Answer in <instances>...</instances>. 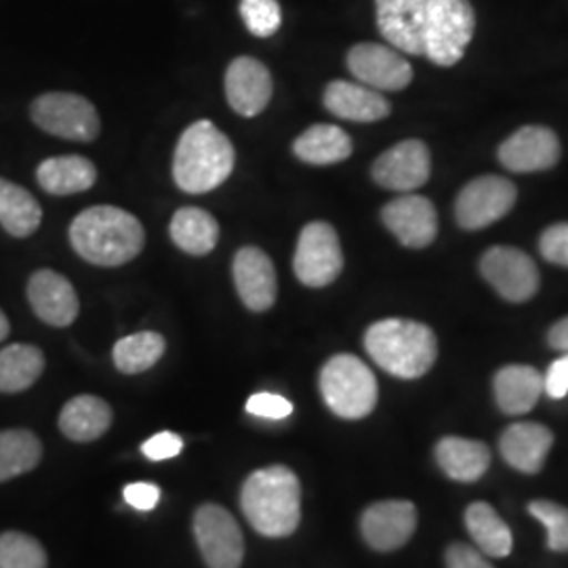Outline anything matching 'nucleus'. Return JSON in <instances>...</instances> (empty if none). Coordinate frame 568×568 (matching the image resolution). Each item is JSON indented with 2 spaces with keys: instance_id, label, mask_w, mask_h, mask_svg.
Here are the masks:
<instances>
[{
  "instance_id": "nucleus-1",
  "label": "nucleus",
  "mask_w": 568,
  "mask_h": 568,
  "mask_svg": "<svg viewBox=\"0 0 568 568\" xmlns=\"http://www.w3.org/2000/svg\"><path fill=\"white\" fill-rule=\"evenodd\" d=\"M70 243L84 262L119 267L142 253L145 232L133 213L100 204L84 209L74 217L70 225Z\"/></svg>"
},
{
  "instance_id": "nucleus-2",
  "label": "nucleus",
  "mask_w": 568,
  "mask_h": 568,
  "mask_svg": "<svg viewBox=\"0 0 568 568\" xmlns=\"http://www.w3.org/2000/svg\"><path fill=\"white\" fill-rule=\"evenodd\" d=\"M241 508L260 535H293L302 523V485L297 474L286 466L253 471L241 490Z\"/></svg>"
},
{
  "instance_id": "nucleus-3",
  "label": "nucleus",
  "mask_w": 568,
  "mask_h": 568,
  "mask_svg": "<svg viewBox=\"0 0 568 568\" xmlns=\"http://www.w3.org/2000/svg\"><path fill=\"white\" fill-rule=\"evenodd\" d=\"M234 145L211 121H199L183 131L173 156V180L187 194H206L232 175Z\"/></svg>"
},
{
  "instance_id": "nucleus-4",
  "label": "nucleus",
  "mask_w": 568,
  "mask_h": 568,
  "mask_svg": "<svg viewBox=\"0 0 568 568\" xmlns=\"http://www.w3.org/2000/svg\"><path fill=\"white\" fill-rule=\"evenodd\" d=\"M365 347L377 365L400 379L426 375L438 356L434 331L405 318H386L368 326Z\"/></svg>"
},
{
  "instance_id": "nucleus-5",
  "label": "nucleus",
  "mask_w": 568,
  "mask_h": 568,
  "mask_svg": "<svg viewBox=\"0 0 568 568\" xmlns=\"http://www.w3.org/2000/svg\"><path fill=\"white\" fill-rule=\"evenodd\" d=\"M321 392L326 406L342 419H363L379 396L373 371L352 354H337L323 366Z\"/></svg>"
},
{
  "instance_id": "nucleus-6",
  "label": "nucleus",
  "mask_w": 568,
  "mask_h": 568,
  "mask_svg": "<svg viewBox=\"0 0 568 568\" xmlns=\"http://www.w3.org/2000/svg\"><path fill=\"white\" fill-rule=\"evenodd\" d=\"M474 30L476 16L469 0H427L424 55L443 68L459 63Z\"/></svg>"
},
{
  "instance_id": "nucleus-7",
  "label": "nucleus",
  "mask_w": 568,
  "mask_h": 568,
  "mask_svg": "<svg viewBox=\"0 0 568 568\" xmlns=\"http://www.w3.org/2000/svg\"><path fill=\"white\" fill-rule=\"evenodd\" d=\"M30 116L44 133L70 142H93L102 131L95 105L77 93H44L30 105Z\"/></svg>"
},
{
  "instance_id": "nucleus-8",
  "label": "nucleus",
  "mask_w": 568,
  "mask_h": 568,
  "mask_svg": "<svg viewBox=\"0 0 568 568\" xmlns=\"http://www.w3.org/2000/svg\"><path fill=\"white\" fill-rule=\"evenodd\" d=\"M293 270L300 283L312 288H323L339 278L344 253L333 225L326 222L305 225L295 248Z\"/></svg>"
},
{
  "instance_id": "nucleus-9",
  "label": "nucleus",
  "mask_w": 568,
  "mask_h": 568,
  "mask_svg": "<svg viewBox=\"0 0 568 568\" xmlns=\"http://www.w3.org/2000/svg\"><path fill=\"white\" fill-rule=\"evenodd\" d=\"M194 537L209 568H241L243 530L236 518L217 504H204L194 516Z\"/></svg>"
},
{
  "instance_id": "nucleus-10",
  "label": "nucleus",
  "mask_w": 568,
  "mask_h": 568,
  "mask_svg": "<svg viewBox=\"0 0 568 568\" xmlns=\"http://www.w3.org/2000/svg\"><path fill=\"white\" fill-rule=\"evenodd\" d=\"M516 185L497 175H483L467 183L457 196L455 217L464 230H483L506 217L516 203Z\"/></svg>"
},
{
  "instance_id": "nucleus-11",
  "label": "nucleus",
  "mask_w": 568,
  "mask_h": 568,
  "mask_svg": "<svg viewBox=\"0 0 568 568\" xmlns=\"http://www.w3.org/2000/svg\"><path fill=\"white\" fill-rule=\"evenodd\" d=\"M480 272L504 300L528 302L539 288V270L525 251L514 246H493L480 260Z\"/></svg>"
},
{
  "instance_id": "nucleus-12",
  "label": "nucleus",
  "mask_w": 568,
  "mask_h": 568,
  "mask_svg": "<svg viewBox=\"0 0 568 568\" xmlns=\"http://www.w3.org/2000/svg\"><path fill=\"white\" fill-rule=\"evenodd\" d=\"M347 68L358 81L375 91H403L413 81L410 63L386 44L361 42L352 47Z\"/></svg>"
},
{
  "instance_id": "nucleus-13",
  "label": "nucleus",
  "mask_w": 568,
  "mask_h": 568,
  "mask_svg": "<svg viewBox=\"0 0 568 568\" xmlns=\"http://www.w3.org/2000/svg\"><path fill=\"white\" fill-rule=\"evenodd\" d=\"M373 180L392 192H413L426 185L432 173L429 150L419 140H406L386 150L373 164Z\"/></svg>"
},
{
  "instance_id": "nucleus-14",
  "label": "nucleus",
  "mask_w": 568,
  "mask_h": 568,
  "mask_svg": "<svg viewBox=\"0 0 568 568\" xmlns=\"http://www.w3.org/2000/svg\"><path fill=\"white\" fill-rule=\"evenodd\" d=\"M274 93L272 74L255 58H236L225 70V98L232 110L241 116L262 114Z\"/></svg>"
},
{
  "instance_id": "nucleus-15",
  "label": "nucleus",
  "mask_w": 568,
  "mask_h": 568,
  "mask_svg": "<svg viewBox=\"0 0 568 568\" xmlns=\"http://www.w3.org/2000/svg\"><path fill=\"white\" fill-rule=\"evenodd\" d=\"M417 528V509L410 501L389 499L365 509L361 530L366 544L377 551L403 548Z\"/></svg>"
},
{
  "instance_id": "nucleus-16",
  "label": "nucleus",
  "mask_w": 568,
  "mask_h": 568,
  "mask_svg": "<svg viewBox=\"0 0 568 568\" xmlns=\"http://www.w3.org/2000/svg\"><path fill=\"white\" fill-rule=\"evenodd\" d=\"M28 302L42 323L58 328L72 325L81 310L74 286L55 270H39L30 276Z\"/></svg>"
},
{
  "instance_id": "nucleus-17",
  "label": "nucleus",
  "mask_w": 568,
  "mask_h": 568,
  "mask_svg": "<svg viewBox=\"0 0 568 568\" xmlns=\"http://www.w3.org/2000/svg\"><path fill=\"white\" fill-rule=\"evenodd\" d=\"M382 220L408 248H426L438 234V215L426 196L406 194L389 201L382 211Z\"/></svg>"
},
{
  "instance_id": "nucleus-18",
  "label": "nucleus",
  "mask_w": 568,
  "mask_h": 568,
  "mask_svg": "<svg viewBox=\"0 0 568 568\" xmlns=\"http://www.w3.org/2000/svg\"><path fill=\"white\" fill-rule=\"evenodd\" d=\"M377 28L398 51L424 55L427 0H375Z\"/></svg>"
},
{
  "instance_id": "nucleus-19",
  "label": "nucleus",
  "mask_w": 568,
  "mask_h": 568,
  "mask_svg": "<svg viewBox=\"0 0 568 568\" xmlns=\"http://www.w3.org/2000/svg\"><path fill=\"white\" fill-rule=\"evenodd\" d=\"M239 297L251 312L270 310L278 295V281L272 260L257 246H243L232 265Z\"/></svg>"
},
{
  "instance_id": "nucleus-20",
  "label": "nucleus",
  "mask_w": 568,
  "mask_h": 568,
  "mask_svg": "<svg viewBox=\"0 0 568 568\" xmlns=\"http://www.w3.org/2000/svg\"><path fill=\"white\" fill-rule=\"evenodd\" d=\"M499 161L511 173L548 171L560 161V142L546 126H523L499 145Z\"/></svg>"
},
{
  "instance_id": "nucleus-21",
  "label": "nucleus",
  "mask_w": 568,
  "mask_h": 568,
  "mask_svg": "<svg viewBox=\"0 0 568 568\" xmlns=\"http://www.w3.org/2000/svg\"><path fill=\"white\" fill-rule=\"evenodd\" d=\"M325 108L333 116L352 122L384 121L392 110L379 91L347 81L331 82L326 87Z\"/></svg>"
},
{
  "instance_id": "nucleus-22",
  "label": "nucleus",
  "mask_w": 568,
  "mask_h": 568,
  "mask_svg": "<svg viewBox=\"0 0 568 568\" xmlns=\"http://www.w3.org/2000/svg\"><path fill=\"white\" fill-rule=\"evenodd\" d=\"M554 445V434L541 424L520 422L509 426L499 440V448L509 466L525 474L541 471Z\"/></svg>"
},
{
  "instance_id": "nucleus-23",
  "label": "nucleus",
  "mask_w": 568,
  "mask_h": 568,
  "mask_svg": "<svg viewBox=\"0 0 568 568\" xmlns=\"http://www.w3.org/2000/svg\"><path fill=\"white\" fill-rule=\"evenodd\" d=\"M495 398L497 405L508 415H525L539 403L546 392L544 375L527 365L504 366L495 375Z\"/></svg>"
},
{
  "instance_id": "nucleus-24",
  "label": "nucleus",
  "mask_w": 568,
  "mask_h": 568,
  "mask_svg": "<svg viewBox=\"0 0 568 568\" xmlns=\"http://www.w3.org/2000/svg\"><path fill=\"white\" fill-rule=\"evenodd\" d=\"M37 182L47 194L53 196L81 194L98 182V169L89 159L79 154L53 156L39 164Z\"/></svg>"
},
{
  "instance_id": "nucleus-25",
  "label": "nucleus",
  "mask_w": 568,
  "mask_h": 568,
  "mask_svg": "<svg viewBox=\"0 0 568 568\" xmlns=\"http://www.w3.org/2000/svg\"><path fill=\"white\" fill-rule=\"evenodd\" d=\"M112 426V408L100 396L82 394L68 400L60 413V429L74 443L102 438Z\"/></svg>"
},
{
  "instance_id": "nucleus-26",
  "label": "nucleus",
  "mask_w": 568,
  "mask_h": 568,
  "mask_svg": "<svg viewBox=\"0 0 568 568\" xmlns=\"http://www.w3.org/2000/svg\"><path fill=\"white\" fill-rule=\"evenodd\" d=\"M436 459L448 478L457 483H476L487 474L490 450L478 440L448 436L438 443Z\"/></svg>"
},
{
  "instance_id": "nucleus-27",
  "label": "nucleus",
  "mask_w": 568,
  "mask_h": 568,
  "mask_svg": "<svg viewBox=\"0 0 568 568\" xmlns=\"http://www.w3.org/2000/svg\"><path fill=\"white\" fill-rule=\"evenodd\" d=\"M169 232L171 241L178 244L183 253L194 257L209 255L220 241L217 220L199 206H183L175 211Z\"/></svg>"
},
{
  "instance_id": "nucleus-28",
  "label": "nucleus",
  "mask_w": 568,
  "mask_h": 568,
  "mask_svg": "<svg viewBox=\"0 0 568 568\" xmlns=\"http://www.w3.org/2000/svg\"><path fill=\"white\" fill-rule=\"evenodd\" d=\"M352 150L349 135L335 124H314L293 143V152L300 161L318 166L342 163L349 159Z\"/></svg>"
},
{
  "instance_id": "nucleus-29",
  "label": "nucleus",
  "mask_w": 568,
  "mask_h": 568,
  "mask_svg": "<svg viewBox=\"0 0 568 568\" xmlns=\"http://www.w3.org/2000/svg\"><path fill=\"white\" fill-rule=\"evenodd\" d=\"M42 222L39 201L18 183L0 178V225L16 239L32 236Z\"/></svg>"
},
{
  "instance_id": "nucleus-30",
  "label": "nucleus",
  "mask_w": 568,
  "mask_h": 568,
  "mask_svg": "<svg viewBox=\"0 0 568 568\" xmlns=\"http://www.w3.org/2000/svg\"><path fill=\"white\" fill-rule=\"evenodd\" d=\"M44 371L37 345L13 344L0 349V394H18L34 386Z\"/></svg>"
},
{
  "instance_id": "nucleus-31",
  "label": "nucleus",
  "mask_w": 568,
  "mask_h": 568,
  "mask_svg": "<svg viewBox=\"0 0 568 568\" xmlns=\"http://www.w3.org/2000/svg\"><path fill=\"white\" fill-rule=\"evenodd\" d=\"M466 527L478 549L490 558H506L514 539L508 525L485 501L471 504L466 511Z\"/></svg>"
},
{
  "instance_id": "nucleus-32",
  "label": "nucleus",
  "mask_w": 568,
  "mask_h": 568,
  "mask_svg": "<svg viewBox=\"0 0 568 568\" xmlns=\"http://www.w3.org/2000/svg\"><path fill=\"white\" fill-rule=\"evenodd\" d=\"M42 457L41 440L30 429L0 432V483L32 471Z\"/></svg>"
},
{
  "instance_id": "nucleus-33",
  "label": "nucleus",
  "mask_w": 568,
  "mask_h": 568,
  "mask_svg": "<svg viewBox=\"0 0 568 568\" xmlns=\"http://www.w3.org/2000/svg\"><path fill=\"white\" fill-rule=\"evenodd\" d=\"M164 349L166 342L161 333L143 331L116 342L112 358L116 368L124 375H138L156 365L163 358Z\"/></svg>"
},
{
  "instance_id": "nucleus-34",
  "label": "nucleus",
  "mask_w": 568,
  "mask_h": 568,
  "mask_svg": "<svg viewBox=\"0 0 568 568\" xmlns=\"http://www.w3.org/2000/svg\"><path fill=\"white\" fill-rule=\"evenodd\" d=\"M0 568H47V551L32 535L7 530L0 535Z\"/></svg>"
},
{
  "instance_id": "nucleus-35",
  "label": "nucleus",
  "mask_w": 568,
  "mask_h": 568,
  "mask_svg": "<svg viewBox=\"0 0 568 568\" xmlns=\"http://www.w3.org/2000/svg\"><path fill=\"white\" fill-rule=\"evenodd\" d=\"M241 18L253 37L270 39L283 23V9L278 0H241Z\"/></svg>"
},
{
  "instance_id": "nucleus-36",
  "label": "nucleus",
  "mask_w": 568,
  "mask_h": 568,
  "mask_svg": "<svg viewBox=\"0 0 568 568\" xmlns=\"http://www.w3.org/2000/svg\"><path fill=\"white\" fill-rule=\"evenodd\" d=\"M528 511L548 530L549 549L568 551V508L556 501L537 499L530 501Z\"/></svg>"
},
{
  "instance_id": "nucleus-37",
  "label": "nucleus",
  "mask_w": 568,
  "mask_h": 568,
  "mask_svg": "<svg viewBox=\"0 0 568 568\" xmlns=\"http://www.w3.org/2000/svg\"><path fill=\"white\" fill-rule=\"evenodd\" d=\"M246 410L251 415H255V417H262V419L281 422V419H286L293 413V405L284 396L262 392V394H253L246 400Z\"/></svg>"
},
{
  "instance_id": "nucleus-38",
  "label": "nucleus",
  "mask_w": 568,
  "mask_h": 568,
  "mask_svg": "<svg viewBox=\"0 0 568 568\" xmlns=\"http://www.w3.org/2000/svg\"><path fill=\"white\" fill-rule=\"evenodd\" d=\"M539 251L549 264L568 267V224L549 225L539 239Z\"/></svg>"
},
{
  "instance_id": "nucleus-39",
  "label": "nucleus",
  "mask_w": 568,
  "mask_h": 568,
  "mask_svg": "<svg viewBox=\"0 0 568 568\" xmlns=\"http://www.w3.org/2000/svg\"><path fill=\"white\" fill-rule=\"evenodd\" d=\"M182 448L183 440L178 434L161 432V434H154L150 440H145L142 450L150 462H164V459L178 457Z\"/></svg>"
},
{
  "instance_id": "nucleus-40",
  "label": "nucleus",
  "mask_w": 568,
  "mask_h": 568,
  "mask_svg": "<svg viewBox=\"0 0 568 568\" xmlns=\"http://www.w3.org/2000/svg\"><path fill=\"white\" fill-rule=\"evenodd\" d=\"M122 495L131 508L140 509V511H150V509L156 508L161 501V488L152 483L126 485Z\"/></svg>"
},
{
  "instance_id": "nucleus-41",
  "label": "nucleus",
  "mask_w": 568,
  "mask_h": 568,
  "mask_svg": "<svg viewBox=\"0 0 568 568\" xmlns=\"http://www.w3.org/2000/svg\"><path fill=\"white\" fill-rule=\"evenodd\" d=\"M447 568H493L483 551L466 544H455L447 549Z\"/></svg>"
},
{
  "instance_id": "nucleus-42",
  "label": "nucleus",
  "mask_w": 568,
  "mask_h": 568,
  "mask_svg": "<svg viewBox=\"0 0 568 568\" xmlns=\"http://www.w3.org/2000/svg\"><path fill=\"white\" fill-rule=\"evenodd\" d=\"M546 384V392L551 398H565L568 394V352L558 358L556 363H551L548 368V375L544 377Z\"/></svg>"
},
{
  "instance_id": "nucleus-43",
  "label": "nucleus",
  "mask_w": 568,
  "mask_h": 568,
  "mask_svg": "<svg viewBox=\"0 0 568 568\" xmlns=\"http://www.w3.org/2000/svg\"><path fill=\"white\" fill-rule=\"evenodd\" d=\"M548 342L551 347L568 352V316L549 328Z\"/></svg>"
},
{
  "instance_id": "nucleus-44",
  "label": "nucleus",
  "mask_w": 568,
  "mask_h": 568,
  "mask_svg": "<svg viewBox=\"0 0 568 568\" xmlns=\"http://www.w3.org/2000/svg\"><path fill=\"white\" fill-rule=\"evenodd\" d=\"M9 331H11V325H9V321H7V316H4V312L0 310V342H4L7 339V335H9Z\"/></svg>"
}]
</instances>
